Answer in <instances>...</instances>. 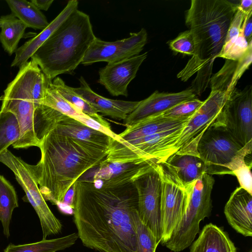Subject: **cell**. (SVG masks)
Segmentation results:
<instances>
[{
  "mask_svg": "<svg viewBox=\"0 0 252 252\" xmlns=\"http://www.w3.org/2000/svg\"><path fill=\"white\" fill-rule=\"evenodd\" d=\"M134 177L125 172L74 183V222L84 246L98 252H140Z\"/></svg>",
  "mask_w": 252,
  "mask_h": 252,
  "instance_id": "cell-1",
  "label": "cell"
},
{
  "mask_svg": "<svg viewBox=\"0 0 252 252\" xmlns=\"http://www.w3.org/2000/svg\"><path fill=\"white\" fill-rule=\"evenodd\" d=\"M41 158L31 170L45 200L61 209L68 190L86 171L100 165L108 150L51 130L41 140Z\"/></svg>",
  "mask_w": 252,
  "mask_h": 252,
  "instance_id": "cell-2",
  "label": "cell"
},
{
  "mask_svg": "<svg viewBox=\"0 0 252 252\" xmlns=\"http://www.w3.org/2000/svg\"><path fill=\"white\" fill-rule=\"evenodd\" d=\"M237 5L227 0H192L186 11V25L193 36L195 54L177 77L186 81L197 73L191 89L199 95L210 82L214 61L223 47Z\"/></svg>",
  "mask_w": 252,
  "mask_h": 252,
  "instance_id": "cell-3",
  "label": "cell"
},
{
  "mask_svg": "<svg viewBox=\"0 0 252 252\" xmlns=\"http://www.w3.org/2000/svg\"><path fill=\"white\" fill-rule=\"evenodd\" d=\"M90 16L74 11L32 55L46 79L71 73L81 63L96 38Z\"/></svg>",
  "mask_w": 252,
  "mask_h": 252,
  "instance_id": "cell-4",
  "label": "cell"
},
{
  "mask_svg": "<svg viewBox=\"0 0 252 252\" xmlns=\"http://www.w3.org/2000/svg\"><path fill=\"white\" fill-rule=\"evenodd\" d=\"M49 81L31 59L19 67L16 77L0 97V111L13 113L20 126L21 136L12 145L14 148H39L40 142L34 130V114L35 109L42 103Z\"/></svg>",
  "mask_w": 252,
  "mask_h": 252,
  "instance_id": "cell-5",
  "label": "cell"
},
{
  "mask_svg": "<svg viewBox=\"0 0 252 252\" xmlns=\"http://www.w3.org/2000/svg\"><path fill=\"white\" fill-rule=\"evenodd\" d=\"M252 150L240 145L217 120L203 133L197 147L206 173L211 175H232L246 162Z\"/></svg>",
  "mask_w": 252,
  "mask_h": 252,
  "instance_id": "cell-6",
  "label": "cell"
},
{
  "mask_svg": "<svg viewBox=\"0 0 252 252\" xmlns=\"http://www.w3.org/2000/svg\"><path fill=\"white\" fill-rule=\"evenodd\" d=\"M214 183L212 175L204 173L185 187L189 194L187 209L179 225L163 246L173 252H180L191 245L199 232L200 222L211 215Z\"/></svg>",
  "mask_w": 252,
  "mask_h": 252,
  "instance_id": "cell-7",
  "label": "cell"
},
{
  "mask_svg": "<svg viewBox=\"0 0 252 252\" xmlns=\"http://www.w3.org/2000/svg\"><path fill=\"white\" fill-rule=\"evenodd\" d=\"M0 162L13 172L26 193L27 201L36 213L41 226L42 239H46L49 236L60 233L62 230V224L52 212L41 194L30 164L8 150L0 155Z\"/></svg>",
  "mask_w": 252,
  "mask_h": 252,
  "instance_id": "cell-8",
  "label": "cell"
},
{
  "mask_svg": "<svg viewBox=\"0 0 252 252\" xmlns=\"http://www.w3.org/2000/svg\"><path fill=\"white\" fill-rule=\"evenodd\" d=\"M231 93L211 90L208 97L184 126L173 147L172 155L199 157L197 147L201 137L217 121Z\"/></svg>",
  "mask_w": 252,
  "mask_h": 252,
  "instance_id": "cell-9",
  "label": "cell"
},
{
  "mask_svg": "<svg viewBox=\"0 0 252 252\" xmlns=\"http://www.w3.org/2000/svg\"><path fill=\"white\" fill-rule=\"evenodd\" d=\"M138 193V212L141 221L160 243L162 230L160 216L161 179L158 164L142 169L133 180Z\"/></svg>",
  "mask_w": 252,
  "mask_h": 252,
  "instance_id": "cell-10",
  "label": "cell"
},
{
  "mask_svg": "<svg viewBox=\"0 0 252 252\" xmlns=\"http://www.w3.org/2000/svg\"><path fill=\"white\" fill-rule=\"evenodd\" d=\"M242 147L252 149V87L235 88L217 120Z\"/></svg>",
  "mask_w": 252,
  "mask_h": 252,
  "instance_id": "cell-11",
  "label": "cell"
},
{
  "mask_svg": "<svg viewBox=\"0 0 252 252\" xmlns=\"http://www.w3.org/2000/svg\"><path fill=\"white\" fill-rule=\"evenodd\" d=\"M161 179L160 216L162 230L161 245L171 237L188 207L189 194L160 164H158Z\"/></svg>",
  "mask_w": 252,
  "mask_h": 252,
  "instance_id": "cell-12",
  "label": "cell"
},
{
  "mask_svg": "<svg viewBox=\"0 0 252 252\" xmlns=\"http://www.w3.org/2000/svg\"><path fill=\"white\" fill-rule=\"evenodd\" d=\"M148 34L142 28L129 37L109 42L96 37L87 51L81 63L90 65L99 62L115 63L138 55L147 42Z\"/></svg>",
  "mask_w": 252,
  "mask_h": 252,
  "instance_id": "cell-13",
  "label": "cell"
},
{
  "mask_svg": "<svg viewBox=\"0 0 252 252\" xmlns=\"http://www.w3.org/2000/svg\"><path fill=\"white\" fill-rule=\"evenodd\" d=\"M148 56V52L119 62L108 63L99 71L98 82L112 95L128 96L127 87Z\"/></svg>",
  "mask_w": 252,
  "mask_h": 252,
  "instance_id": "cell-14",
  "label": "cell"
},
{
  "mask_svg": "<svg viewBox=\"0 0 252 252\" xmlns=\"http://www.w3.org/2000/svg\"><path fill=\"white\" fill-rule=\"evenodd\" d=\"M196 98L191 88L178 93L159 92L156 91L149 97L139 101L136 108L124 120L128 126L150 117L159 115L174 106Z\"/></svg>",
  "mask_w": 252,
  "mask_h": 252,
  "instance_id": "cell-15",
  "label": "cell"
},
{
  "mask_svg": "<svg viewBox=\"0 0 252 252\" xmlns=\"http://www.w3.org/2000/svg\"><path fill=\"white\" fill-rule=\"evenodd\" d=\"M224 213L229 224L245 237L252 236V194L236 188L226 202Z\"/></svg>",
  "mask_w": 252,
  "mask_h": 252,
  "instance_id": "cell-16",
  "label": "cell"
},
{
  "mask_svg": "<svg viewBox=\"0 0 252 252\" xmlns=\"http://www.w3.org/2000/svg\"><path fill=\"white\" fill-rule=\"evenodd\" d=\"M80 86L72 88L79 96L98 113L119 120H124L138 106L139 101L114 100L103 97L90 88L83 76L79 79Z\"/></svg>",
  "mask_w": 252,
  "mask_h": 252,
  "instance_id": "cell-17",
  "label": "cell"
},
{
  "mask_svg": "<svg viewBox=\"0 0 252 252\" xmlns=\"http://www.w3.org/2000/svg\"><path fill=\"white\" fill-rule=\"evenodd\" d=\"M78 1L69 0L60 14L39 33L26 42L16 50L15 56L11 63L12 67H20L31 58L37 50L46 41L51 34L65 21L69 15L77 9Z\"/></svg>",
  "mask_w": 252,
  "mask_h": 252,
  "instance_id": "cell-18",
  "label": "cell"
},
{
  "mask_svg": "<svg viewBox=\"0 0 252 252\" xmlns=\"http://www.w3.org/2000/svg\"><path fill=\"white\" fill-rule=\"evenodd\" d=\"M57 132L85 143L109 150L113 138L64 114L52 128Z\"/></svg>",
  "mask_w": 252,
  "mask_h": 252,
  "instance_id": "cell-19",
  "label": "cell"
},
{
  "mask_svg": "<svg viewBox=\"0 0 252 252\" xmlns=\"http://www.w3.org/2000/svg\"><path fill=\"white\" fill-rule=\"evenodd\" d=\"M160 164L184 187L207 173L204 162L196 156L174 154Z\"/></svg>",
  "mask_w": 252,
  "mask_h": 252,
  "instance_id": "cell-20",
  "label": "cell"
},
{
  "mask_svg": "<svg viewBox=\"0 0 252 252\" xmlns=\"http://www.w3.org/2000/svg\"><path fill=\"white\" fill-rule=\"evenodd\" d=\"M192 116L187 118H167L160 115L148 118L126 129L114 139L120 142H126L157 133L175 128L186 124Z\"/></svg>",
  "mask_w": 252,
  "mask_h": 252,
  "instance_id": "cell-21",
  "label": "cell"
},
{
  "mask_svg": "<svg viewBox=\"0 0 252 252\" xmlns=\"http://www.w3.org/2000/svg\"><path fill=\"white\" fill-rule=\"evenodd\" d=\"M252 61V42L245 54L238 61L226 60L222 67L211 77V90L230 93L236 88L238 81L248 69Z\"/></svg>",
  "mask_w": 252,
  "mask_h": 252,
  "instance_id": "cell-22",
  "label": "cell"
},
{
  "mask_svg": "<svg viewBox=\"0 0 252 252\" xmlns=\"http://www.w3.org/2000/svg\"><path fill=\"white\" fill-rule=\"evenodd\" d=\"M189 252H236V248L228 234L222 227L212 223L205 225Z\"/></svg>",
  "mask_w": 252,
  "mask_h": 252,
  "instance_id": "cell-23",
  "label": "cell"
},
{
  "mask_svg": "<svg viewBox=\"0 0 252 252\" xmlns=\"http://www.w3.org/2000/svg\"><path fill=\"white\" fill-rule=\"evenodd\" d=\"M78 238L77 233L66 236L42 240L30 244L14 245L10 244L4 252H57L73 245Z\"/></svg>",
  "mask_w": 252,
  "mask_h": 252,
  "instance_id": "cell-24",
  "label": "cell"
},
{
  "mask_svg": "<svg viewBox=\"0 0 252 252\" xmlns=\"http://www.w3.org/2000/svg\"><path fill=\"white\" fill-rule=\"evenodd\" d=\"M12 13L27 28L43 30L49 24L46 17L32 2L26 0H6Z\"/></svg>",
  "mask_w": 252,
  "mask_h": 252,
  "instance_id": "cell-25",
  "label": "cell"
},
{
  "mask_svg": "<svg viewBox=\"0 0 252 252\" xmlns=\"http://www.w3.org/2000/svg\"><path fill=\"white\" fill-rule=\"evenodd\" d=\"M0 21V42L4 50L10 56L17 50L27 27L12 13L1 16Z\"/></svg>",
  "mask_w": 252,
  "mask_h": 252,
  "instance_id": "cell-26",
  "label": "cell"
},
{
  "mask_svg": "<svg viewBox=\"0 0 252 252\" xmlns=\"http://www.w3.org/2000/svg\"><path fill=\"white\" fill-rule=\"evenodd\" d=\"M51 84L64 99L77 109L106 128L111 129L109 123L99 115L90 104L75 92L72 87L66 85L60 77H57L54 78L51 81Z\"/></svg>",
  "mask_w": 252,
  "mask_h": 252,
  "instance_id": "cell-27",
  "label": "cell"
},
{
  "mask_svg": "<svg viewBox=\"0 0 252 252\" xmlns=\"http://www.w3.org/2000/svg\"><path fill=\"white\" fill-rule=\"evenodd\" d=\"M19 206L18 197L13 186L0 175V221L3 232L10 236L9 226L14 209Z\"/></svg>",
  "mask_w": 252,
  "mask_h": 252,
  "instance_id": "cell-28",
  "label": "cell"
},
{
  "mask_svg": "<svg viewBox=\"0 0 252 252\" xmlns=\"http://www.w3.org/2000/svg\"><path fill=\"white\" fill-rule=\"evenodd\" d=\"M21 130L15 115L0 110V155L20 138Z\"/></svg>",
  "mask_w": 252,
  "mask_h": 252,
  "instance_id": "cell-29",
  "label": "cell"
},
{
  "mask_svg": "<svg viewBox=\"0 0 252 252\" xmlns=\"http://www.w3.org/2000/svg\"><path fill=\"white\" fill-rule=\"evenodd\" d=\"M49 81L42 104L53 108L61 113L78 119L85 115L64 99L55 90Z\"/></svg>",
  "mask_w": 252,
  "mask_h": 252,
  "instance_id": "cell-30",
  "label": "cell"
},
{
  "mask_svg": "<svg viewBox=\"0 0 252 252\" xmlns=\"http://www.w3.org/2000/svg\"><path fill=\"white\" fill-rule=\"evenodd\" d=\"M248 42L244 37L241 32L235 39L224 43L223 47L217 58H223L226 60H239L247 51L250 42Z\"/></svg>",
  "mask_w": 252,
  "mask_h": 252,
  "instance_id": "cell-31",
  "label": "cell"
},
{
  "mask_svg": "<svg viewBox=\"0 0 252 252\" xmlns=\"http://www.w3.org/2000/svg\"><path fill=\"white\" fill-rule=\"evenodd\" d=\"M203 103L197 97L181 102L159 115L167 118H187L192 116Z\"/></svg>",
  "mask_w": 252,
  "mask_h": 252,
  "instance_id": "cell-32",
  "label": "cell"
},
{
  "mask_svg": "<svg viewBox=\"0 0 252 252\" xmlns=\"http://www.w3.org/2000/svg\"><path fill=\"white\" fill-rule=\"evenodd\" d=\"M140 252H156L158 245L152 232L140 219L136 220Z\"/></svg>",
  "mask_w": 252,
  "mask_h": 252,
  "instance_id": "cell-33",
  "label": "cell"
},
{
  "mask_svg": "<svg viewBox=\"0 0 252 252\" xmlns=\"http://www.w3.org/2000/svg\"><path fill=\"white\" fill-rule=\"evenodd\" d=\"M169 45L173 51L177 53L192 56L195 54L194 38L189 30L181 33L170 41Z\"/></svg>",
  "mask_w": 252,
  "mask_h": 252,
  "instance_id": "cell-34",
  "label": "cell"
},
{
  "mask_svg": "<svg viewBox=\"0 0 252 252\" xmlns=\"http://www.w3.org/2000/svg\"><path fill=\"white\" fill-rule=\"evenodd\" d=\"M252 163L246 162L240 167L232 171L239 183L240 187L252 194Z\"/></svg>",
  "mask_w": 252,
  "mask_h": 252,
  "instance_id": "cell-35",
  "label": "cell"
},
{
  "mask_svg": "<svg viewBox=\"0 0 252 252\" xmlns=\"http://www.w3.org/2000/svg\"><path fill=\"white\" fill-rule=\"evenodd\" d=\"M245 16V14L237 8L230 24L224 43L234 40L239 36Z\"/></svg>",
  "mask_w": 252,
  "mask_h": 252,
  "instance_id": "cell-36",
  "label": "cell"
},
{
  "mask_svg": "<svg viewBox=\"0 0 252 252\" xmlns=\"http://www.w3.org/2000/svg\"><path fill=\"white\" fill-rule=\"evenodd\" d=\"M252 11L245 15L242 26L243 35L247 41L249 42L252 40Z\"/></svg>",
  "mask_w": 252,
  "mask_h": 252,
  "instance_id": "cell-37",
  "label": "cell"
},
{
  "mask_svg": "<svg viewBox=\"0 0 252 252\" xmlns=\"http://www.w3.org/2000/svg\"><path fill=\"white\" fill-rule=\"evenodd\" d=\"M237 8L246 15L252 11V0H242L238 3Z\"/></svg>",
  "mask_w": 252,
  "mask_h": 252,
  "instance_id": "cell-38",
  "label": "cell"
},
{
  "mask_svg": "<svg viewBox=\"0 0 252 252\" xmlns=\"http://www.w3.org/2000/svg\"><path fill=\"white\" fill-rule=\"evenodd\" d=\"M53 0H31L32 2L39 10L47 11L52 3Z\"/></svg>",
  "mask_w": 252,
  "mask_h": 252,
  "instance_id": "cell-39",
  "label": "cell"
},
{
  "mask_svg": "<svg viewBox=\"0 0 252 252\" xmlns=\"http://www.w3.org/2000/svg\"><path fill=\"white\" fill-rule=\"evenodd\" d=\"M1 21H0V28H1Z\"/></svg>",
  "mask_w": 252,
  "mask_h": 252,
  "instance_id": "cell-40",
  "label": "cell"
}]
</instances>
